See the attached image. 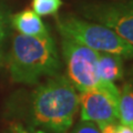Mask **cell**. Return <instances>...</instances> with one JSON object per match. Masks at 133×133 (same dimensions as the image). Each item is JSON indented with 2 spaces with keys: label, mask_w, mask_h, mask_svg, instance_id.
<instances>
[{
  "label": "cell",
  "mask_w": 133,
  "mask_h": 133,
  "mask_svg": "<svg viewBox=\"0 0 133 133\" xmlns=\"http://www.w3.org/2000/svg\"><path fill=\"white\" fill-rule=\"evenodd\" d=\"M79 110V93L64 74L57 73L31 92L28 116L32 128L66 133Z\"/></svg>",
  "instance_id": "6da1fadb"
},
{
  "label": "cell",
  "mask_w": 133,
  "mask_h": 133,
  "mask_svg": "<svg viewBox=\"0 0 133 133\" xmlns=\"http://www.w3.org/2000/svg\"><path fill=\"white\" fill-rule=\"evenodd\" d=\"M11 80L21 84H37L42 78L59 73L61 68L56 42L51 36L16 35L8 55Z\"/></svg>",
  "instance_id": "7a4b0ae2"
},
{
  "label": "cell",
  "mask_w": 133,
  "mask_h": 133,
  "mask_svg": "<svg viewBox=\"0 0 133 133\" xmlns=\"http://www.w3.org/2000/svg\"><path fill=\"white\" fill-rule=\"evenodd\" d=\"M57 28L61 37L72 39L97 52L115 53L123 59H133L132 45L101 23L63 15L57 18Z\"/></svg>",
  "instance_id": "3957f363"
},
{
  "label": "cell",
  "mask_w": 133,
  "mask_h": 133,
  "mask_svg": "<svg viewBox=\"0 0 133 133\" xmlns=\"http://www.w3.org/2000/svg\"><path fill=\"white\" fill-rule=\"evenodd\" d=\"M62 57L65 63V77L78 92L103 88L98 71V52L72 39L62 37Z\"/></svg>",
  "instance_id": "277c9868"
},
{
  "label": "cell",
  "mask_w": 133,
  "mask_h": 133,
  "mask_svg": "<svg viewBox=\"0 0 133 133\" xmlns=\"http://www.w3.org/2000/svg\"><path fill=\"white\" fill-rule=\"evenodd\" d=\"M119 98L120 90L113 82L79 92L81 121L93 122L98 127L119 121Z\"/></svg>",
  "instance_id": "5b68a950"
},
{
  "label": "cell",
  "mask_w": 133,
  "mask_h": 133,
  "mask_svg": "<svg viewBox=\"0 0 133 133\" xmlns=\"http://www.w3.org/2000/svg\"><path fill=\"white\" fill-rule=\"evenodd\" d=\"M85 19L101 23L133 47V0L91 2L81 9Z\"/></svg>",
  "instance_id": "8992f818"
},
{
  "label": "cell",
  "mask_w": 133,
  "mask_h": 133,
  "mask_svg": "<svg viewBox=\"0 0 133 133\" xmlns=\"http://www.w3.org/2000/svg\"><path fill=\"white\" fill-rule=\"evenodd\" d=\"M11 26L20 35L28 37H45L50 33L41 16L32 9H26L11 17Z\"/></svg>",
  "instance_id": "52a82bcc"
},
{
  "label": "cell",
  "mask_w": 133,
  "mask_h": 133,
  "mask_svg": "<svg viewBox=\"0 0 133 133\" xmlns=\"http://www.w3.org/2000/svg\"><path fill=\"white\" fill-rule=\"evenodd\" d=\"M98 71L101 81L115 82L124 77V59L115 53L98 52Z\"/></svg>",
  "instance_id": "ba28073f"
},
{
  "label": "cell",
  "mask_w": 133,
  "mask_h": 133,
  "mask_svg": "<svg viewBox=\"0 0 133 133\" xmlns=\"http://www.w3.org/2000/svg\"><path fill=\"white\" fill-rule=\"evenodd\" d=\"M119 121L133 130V87L130 83H124L120 90Z\"/></svg>",
  "instance_id": "9c48e42d"
},
{
  "label": "cell",
  "mask_w": 133,
  "mask_h": 133,
  "mask_svg": "<svg viewBox=\"0 0 133 133\" xmlns=\"http://www.w3.org/2000/svg\"><path fill=\"white\" fill-rule=\"evenodd\" d=\"M61 6V0H32V10L39 16L56 15Z\"/></svg>",
  "instance_id": "30bf717a"
},
{
  "label": "cell",
  "mask_w": 133,
  "mask_h": 133,
  "mask_svg": "<svg viewBox=\"0 0 133 133\" xmlns=\"http://www.w3.org/2000/svg\"><path fill=\"white\" fill-rule=\"evenodd\" d=\"M66 133H101L100 128L93 122L80 121Z\"/></svg>",
  "instance_id": "8fae6325"
},
{
  "label": "cell",
  "mask_w": 133,
  "mask_h": 133,
  "mask_svg": "<svg viewBox=\"0 0 133 133\" xmlns=\"http://www.w3.org/2000/svg\"><path fill=\"white\" fill-rule=\"evenodd\" d=\"M99 128L101 133H133V130L131 128L123 125L122 123H120V121L108 123Z\"/></svg>",
  "instance_id": "7c38bea8"
},
{
  "label": "cell",
  "mask_w": 133,
  "mask_h": 133,
  "mask_svg": "<svg viewBox=\"0 0 133 133\" xmlns=\"http://www.w3.org/2000/svg\"><path fill=\"white\" fill-rule=\"evenodd\" d=\"M8 133H47V132L32 127H24L21 123H12L9 125Z\"/></svg>",
  "instance_id": "4fadbf2b"
},
{
  "label": "cell",
  "mask_w": 133,
  "mask_h": 133,
  "mask_svg": "<svg viewBox=\"0 0 133 133\" xmlns=\"http://www.w3.org/2000/svg\"><path fill=\"white\" fill-rule=\"evenodd\" d=\"M8 33V19L6 14L1 8H0V50H1V44L3 43Z\"/></svg>",
  "instance_id": "5bb4252c"
},
{
  "label": "cell",
  "mask_w": 133,
  "mask_h": 133,
  "mask_svg": "<svg viewBox=\"0 0 133 133\" xmlns=\"http://www.w3.org/2000/svg\"><path fill=\"white\" fill-rule=\"evenodd\" d=\"M2 62V56H1V50H0V64H1Z\"/></svg>",
  "instance_id": "9a60e30c"
}]
</instances>
